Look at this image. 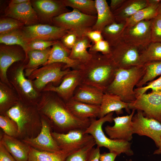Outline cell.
I'll return each mask as SVG.
<instances>
[{
  "label": "cell",
  "mask_w": 161,
  "mask_h": 161,
  "mask_svg": "<svg viewBox=\"0 0 161 161\" xmlns=\"http://www.w3.org/2000/svg\"><path fill=\"white\" fill-rule=\"evenodd\" d=\"M91 58L75 69L79 72L81 83L93 86L104 93L113 81L117 67L110 55L90 53Z\"/></svg>",
  "instance_id": "6da1fadb"
},
{
  "label": "cell",
  "mask_w": 161,
  "mask_h": 161,
  "mask_svg": "<svg viewBox=\"0 0 161 161\" xmlns=\"http://www.w3.org/2000/svg\"><path fill=\"white\" fill-rule=\"evenodd\" d=\"M51 92L47 97H43L40 109L58 129L64 133L75 129H86L89 126L91 119L76 117L67 108L63 100L54 92L52 94Z\"/></svg>",
  "instance_id": "7a4b0ae2"
},
{
  "label": "cell",
  "mask_w": 161,
  "mask_h": 161,
  "mask_svg": "<svg viewBox=\"0 0 161 161\" xmlns=\"http://www.w3.org/2000/svg\"><path fill=\"white\" fill-rule=\"evenodd\" d=\"M145 73L143 65L127 69L118 68L114 80L104 93L117 95L123 102L130 103L136 98L134 88Z\"/></svg>",
  "instance_id": "3957f363"
},
{
  "label": "cell",
  "mask_w": 161,
  "mask_h": 161,
  "mask_svg": "<svg viewBox=\"0 0 161 161\" xmlns=\"http://www.w3.org/2000/svg\"><path fill=\"white\" fill-rule=\"evenodd\" d=\"M113 114L112 112L97 120L91 119V123L86 129L85 132L92 136L97 147L106 148L110 152L115 153L117 155L121 153L128 156L133 155L134 153L129 142L110 139L103 132V125L106 122L112 123L113 121Z\"/></svg>",
  "instance_id": "277c9868"
},
{
  "label": "cell",
  "mask_w": 161,
  "mask_h": 161,
  "mask_svg": "<svg viewBox=\"0 0 161 161\" xmlns=\"http://www.w3.org/2000/svg\"><path fill=\"white\" fill-rule=\"evenodd\" d=\"M97 18V16L86 15L78 10L63 13L54 18L52 24L68 30L76 31L82 35L92 30Z\"/></svg>",
  "instance_id": "5b68a950"
},
{
  "label": "cell",
  "mask_w": 161,
  "mask_h": 161,
  "mask_svg": "<svg viewBox=\"0 0 161 161\" xmlns=\"http://www.w3.org/2000/svg\"><path fill=\"white\" fill-rule=\"evenodd\" d=\"M66 65L60 63H53L43 66L35 70L28 77L32 80L36 88L41 90L50 83H60L64 77L71 70L70 68L65 69Z\"/></svg>",
  "instance_id": "8992f818"
},
{
  "label": "cell",
  "mask_w": 161,
  "mask_h": 161,
  "mask_svg": "<svg viewBox=\"0 0 161 161\" xmlns=\"http://www.w3.org/2000/svg\"><path fill=\"white\" fill-rule=\"evenodd\" d=\"M151 20L141 21L132 26L124 27L120 40L137 48L140 52L152 42Z\"/></svg>",
  "instance_id": "52a82bcc"
},
{
  "label": "cell",
  "mask_w": 161,
  "mask_h": 161,
  "mask_svg": "<svg viewBox=\"0 0 161 161\" xmlns=\"http://www.w3.org/2000/svg\"><path fill=\"white\" fill-rule=\"evenodd\" d=\"M85 129H77L65 133L51 132L52 135L61 150L73 152L83 147L93 140Z\"/></svg>",
  "instance_id": "ba28073f"
},
{
  "label": "cell",
  "mask_w": 161,
  "mask_h": 161,
  "mask_svg": "<svg viewBox=\"0 0 161 161\" xmlns=\"http://www.w3.org/2000/svg\"><path fill=\"white\" fill-rule=\"evenodd\" d=\"M110 47V55L118 68L127 69L143 65L137 48L120 40Z\"/></svg>",
  "instance_id": "9c48e42d"
},
{
  "label": "cell",
  "mask_w": 161,
  "mask_h": 161,
  "mask_svg": "<svg viewBox=\"0 0 161 161\" xmlns=\"http://www.w3.org/2000/svg\"><path fill=\"white\" fill-rule=\"evenodd\" d=\"M129 108L141 111L145 117L161 123V91H151L137 96L134 101L129 103Z\"/></svg>",
  "instance_id": "30bf717a"
},
{
  "label": "cell",
  "mask_w": 161,
  "mask_h": 161,
  "mask_svg": "<svg viewBox=\"0 0 161 161\" xmlns=\"http://www.w3.org/2000/svg\"><path fill=\"white\" fill-rule=\"evenodd\" d=\"M21 30L23 38L27 44L35 40L50 41L60 40L68 31L53 25L40 23L25 26Z\"/></svg>",
  "instance_id": "8fae6325"
},
{
  "label": "cell",
  "mask_w": 161,
  "mask_h": 161,
  "mask_svg": "<svg viewBox=\"0 0 161 161\" xmlns=\"http://www.w3.org/2000/svg\"><path fill=\"white\" fill-rule=\"evenodd\" d=\"M133 133L151 138L158 147L161 138V123L156 120L145 117L137 110L132 119Z\"/></svg>",
  "instance_id": "7c38bea8"
},
{
  "label": "cell",
  "mask_w": 161,
  "mask_h": 161,
  "mask_svg": "<svg viewBox=\"0 0 161 161\" xmlns=\"http://www.w3.org/2000/svg\"><path fill=\"white\" fill-rule=\"evenodd\" d=\"M36 12L40 24H52V19L63 13L69 12L62 0L30 1Z\"/></svg>",
  "instance_id": "4fadbf2b"
},
{
  "label": "cell",
  "mask_w": 161,
  "mask_h": 161,
  "mask_svg": "<svg viewBox=\"0 0 161 161\" xmlns=\"http://www.w3.org/2000/svg\"><path fill=\"white\" fill-rule=\"evenodd\" d=\"M81 83L79 71L73 69L64 76L58 86L49 83L44 88L43 91L54 92L66 102L72 98L76 89Z\"/></svg>",
  "instance_id": "5bb4252c"
},
{
  "label": "cell",
  "mask_w": 161,
  "mask_h": 161,
  "mask_svg": "<svg viewBox=\"0 0 161 161\" xmlns=\"http://www.w3.org/2000/svg\"><path fill=\"white\" fill-rule=\"evenodd\" d=\"M26 58V53L21 46L1 44L0 76L1 80L4 83L9 85V83L7 77L8 69L14 63L24 61Z\"/></svg>",
  "instance_id": "9a60e30c"
},
{
  "label": "cell",
  "mask_w": 161,
  "mask_h": 161,
  "mask_svg": "<svg viewBox=\"0 0 161 161\" xmlns=\"http://www.w3.org/2000/svg\"><path fill=\"white\" fill-rule=\"evenodd\" d=\"M135 110H132L129 115L114 118V125L105 127V132L109 138L128 142L132 140L134 134L132 119Z\"/></svg>",
  "instance_id": "2e32d148"
},
{
  "label": "cell",
  "mask_w": 161,
  "mask_h": 161,
  "mask_svg": "<svg viewBox=\"0 0 161 161\" xmlns=\"http://www.w3.org/2000/svg\"><path fill=\"white\" fill-rule=\"evenodd\" d=\"M4 14L23 23L25 26L40 23L38 15L29 0L18 4H9L5 10Z\"/></svg>",
  "instance_id": "e0dca14e"
},
{
  "label": "cell",
  "mask_w": 161,
  "mask_h": 161,
  "mask_svg": "<svg viewBox=\"0 0 161 161\" xmlns=\"http://www.w3.org/2000/svg\"><path fill=\"white\" fill-rule=\"evenodd\" d=\"M41 128L38 136L35 138H27L23 140L25 144L39 151L55 152L61 150L50 132L49 124L42 119Z\"/></svg>",
  "instance_id": "ac0fdd59"
},
{
  "label": "cell",
  "mask_w": 161,
  "mask_h": 161,
  "mask_svg": "<svg viewBox=\"0 0 161 161\" xmlns=\"http://www.w3.org/2000/svg\"><path fill=\"white\" fill-rule=\"evenodd\" d=\"M24 66L21 65L16 69L13 72L12 83L21 96L29 100L34 99L38 94L31 81L25 77Z\"/></svg>",
  "instance_id": "d6986e66"
},
{
  "label": "cell",
  "mask_w": 161,
  "mask_h": 161,
  "mask_svg": "<svg viewBox=\"0 0 161 161\" xmlns=\"http://www.w3.org/2000/svg\"><path fill=\"white\" fill-rule=\"evenodd\" d=\"M125 109L129 114L131 113L129 103L123 102L118 96L110 93H104L100 105L99 118L111 112H115L117 115L122 114Z\"/></svg>",
  "instance_id": "ffe728a7"
},
{
  "label": "cell",
  "mask_w": 161,
  "mask_h": 161,
  "mask_svg": "<svg viewBox=\"0 0 161 161\" xmlns=\"http://www.w3.org/2000/svg\"><path fill=\"white\" fill-rule=\"evenodd\" d=\"M71 51V49L65 47L60 40L57 41L52 46L48 61L43 66L53 63H60L66 65L64 67L65 69L70 68L75 69L80 63L69 57Z\"/></svg>",
  "instance_id": "44dd1931"
},
{
  "label": "cell",
  "mask_w": 161,
  "mask_h": 161,
  "mask_svg": "<svg viewBox=\"0 0 161 161\" xmlns=\"http://www.w3.org/2000/svg\"><path fill=\"white\" fill-rule=\"evenodd\" d=\"M104 93L93 86L81 83L76 89L71 99L88 104L100 106Z\"/></svg>",
  "instance_id": "7402d4cb"
},
{
  "label": "cell",
  "mask_w": 161,
  "mask_h": 161,
  "mask_svg": "<svg viewBox=\"0 0 161 161\" xmlns=\"http://www.w3.org/2000/svg\"><path fill=\"white\" fill-rule=\"evenodd\" d=\"M149 0H125L120 7L112 12L115 21L125 22L138 11L148 6Z\"/></svg>",
  "instance_id": "603a6c76"
},
{
  "label": "cell",
  "mask_w": 161,
  "mask_h": 161,
  "mask_svg": "<svg viewBox=\"0 0 161 161\" xmlns=\"http://www.w3.org/2000/svg\"><path fill=\"white\" fill-rule=\"evenodd\" d=\"M66 106L76 117L83 119L98 117L100 106L92 105L71 99L65 102Z\"/></svg>",
  "instance_id": "cb8c5ba5"
},
{
  "label": "cell",
  "mask_w": 161,
  "mask_h": 161,
  "mask_svg": "<svg viewBox=\"0 0 161 161\" xmlns=\"http://www.w3.org/2000/svg\"><path fill=\"white\" fill-rule=\"evenodd\" d=\"M0 142L16 161H28L29 145L5 134L2 136Z\"/></svg>",
  "instance_id": "d4e9b609"
},
{
  "label": "cell",
  "mask_w": 161,
  "mask_h": 161,
  "mask_svg": "<svg viewBox=\"0 0 161 161\" xmlns=\"http://www.w3.org/2000/svg\"><path fill=\"white\" fill-rule=\"evenodd\" d=\"M97 12L96 22L92 30L101 32L106 26L115 22L112 12L106 0H95Z\"/></svg>",
  "instance_id": "484cf974"
},
{
  "label": "cell",
  "mask_w": 161,
  "mask_h": 161,
  "mask_svg": "<svg viewBox=\"0 0 161 161\" xmlns=\"http://www.w3.org/2000/svg\"><path fill=\"white\" fill-rule=\"evenodd\" d=\"M7 114L16 124L18 134L22 132L27 123L31 120L32 115L29 110L19 103L16 104L6 112Z\"/></svg>",
  "instance_id": "4316f807"
},
{
  "label": "cell",
  "mask_w": 161,
  "mask_h": 161,
  "mask_svg": "<svg viewBox=\"0 0 161 161\" xmlns=\"http://www.w3.org/2000/svg\"><path fill=\"white\" fill-rule=\"evenodd\" d=\"M51 49L50 47L44 50H30L27 52V58H28L29 61L24 66L26 76L29 77L40 66L46 63L49 58Z\"/></svg>",
  "instance_id": "83f0119b"
},
{
  "label": "cell",
  "mask_w": 161,
  "mask_h": 161,
  "mask_svg": "<svg viewBox=\"0 0 161 161\" xmlns=\"http://www.w3.org/2000/svg\"><path fill=\"white\" fill-rule=\"evenodd\" d=\"M149 4L140 10L125 21V27H129L145 20H151L158 14L157 8L160 0H149Z\"/></svg>",
  "instance_id": "f1b7e54d"
},
{
  "label": "cell",
  "mask_w": 161,
  "mask_h": 161,
  "mask_svg": "<svg viewBox=\"0 0 161 161\" xmlns=\"http://www.w3.org/2000/svg\"><path fill=\"white\" fill-rule=\"evenodd\" d=\"M91 42L86 36L83 35L80 36L71 49L69 57L80 63L88 61L91 57L92 54L87 49L91 46Z\"/></svg>",
  "instance_id": "f546056e"
},
{
  "label": "cell",
  "mask_w": 161,
  "mask_h": 161,
  "mask_svg": "<svg viewBox=\"0 0 161 161\" xmlns=\"http://www.w3.org/2000/svg\"><path fill=\"white\" fill-rule=\"evenodd\" d=\"M72 153L64 150L55 152L40 151L30 146L28 161H65Z\"/></svg>",
  "instance_id": "4dcf8cb0"
},
{
  "label": "cell",
  "mask_w": 161,
  "mask_h": 161,
  "mask_svg": "<svg viewBox=\"0 0 161 161\" xmlns=\"http://www.w3.org/2000/svg\"><path fill=\"white\" fill-rule=\"evenodd\" d=\"M125 24V22L117 23L114 22L106 27L102 30L101 33L103 38L109 43L110 47L120 40Z\"/></svg>",
  "instance_id": "1f68e13d"
},
{
  "label": "cell",
  "mask_w": 161,
  "mask_h": 161,
  "mask_svg": "<svg viewBox=\"0 0 161 161\" xmlns=\"http://www.w3.org/2000/svg\"><path fill=\"white\" fill-rule=\"evenodd\" d=\"M66 7L75 9L82 13L88 15L97 16L95 0H62Z\"/></svg>",
  "instance_id": "d6a6232c"
},
{
  "label": "cell",
  "mask_w": 161,
  "mask_h": 161,
  "mask_svg": "<svg viewBox=\"0 0 161 161\" xmlns=\"http://www.w3.org/2000/svg\"><path fill=\"white\" fill-rule=\"evenodd\" d=\"M142 65L151 62L161 61V43L151 42L140 52Z\"/></svg>",
  "instance_id": "836d02e7"
},
{
  "label": "cell",
  "mask_w": 161,
  "mask_h": 161,
  "mask_svg": "<svg viewBox=\"0 0 161 161\" xmlns=\"http://www.w3.org/2000/svg\"><path fill=\"white\" fill-rule=\"evenodd\" d=\"M145 73L136 86L141 87L148 82L152 81L161 75V61L148 62L143 64Z\"/></svg>",
  "instance_id": "e575fe53"
},
{
  "label": "cell",
  "mask_w": 161,
  "mask_h": 161,
  "mask_svg": "<svg viewBox=\"0 0 161 161\" xmlns=\"http://www.w3.org/2000/svg\"><path fill=\"white\" fill-rule=\"evenodd\" d=\"M21 29L16 30L5 34L0 35V44L8 45L20 46L26 52L27 44L23 38Z\"/></svg>",
  "instance_id": "d590c367"
},
{
  "label": "cell",
  "mask_w": 161,
  "mask_h": 161,
  "mask_svg": "<svg viewBox=\"0 0 161 161\" xmlns=\"http://www.w3.org/2000/svg\"><path fill=\"white\" fill-rule=\"evenodd\" d=\"M25 25L20 21L6 16L0 19V35L22 28Z\"/></svg>",
  "instance_id": "8d00e7d4"
},
{
  "label": "cell",
  "mask_w": 161,
  "mask_h": 161,
  "mask_svg": "<svg viewBox=\"0 0 161 161\" xmlns=\"http://www.w3.org/2000/svg\"><path fill=\"white\" fill-rule=\"evenodd\" d=\"M95 145L94 140L83 147L70 154L65 161H87L90 151Z\"/></svg>",
  "instance_id": "74e56055"
},
{
  "label": "cell",
  "mask_w": 161,
  "mask_h": 161,
  "mask_svg": "<svg viewBox=\"0 0 161 161\" xmlns=\"http://www.w3.org/2000/svg\"><path fill=\"white\" fill-rule=\"evenodd\" d=\"M5 85L0 83V106L1 110L16 100L11 89Z\"/></svg>",
  "instance_id": "f35d334b"
},
{
  "label": "cell",
  "mask_w": 161,
  "mask_h": 161,
  "mask_svg": "<svg viewBox=\"0 0 161 161\" xmlns=\"http://www.w3.org/2000/svg\"><path fill=\"white\" fill-rule=\"evenodd\" d=\"M0 127L6 135L13 137L18 134L17 126L8 117L0 116Z\"/></svg>",
  "instance_id": "ab89813d"
},
{
  "label": "cell",
  "mask_w": 161,
  "mask_h": 161,
  "mask_svg": "<svg viewBox=\"0 0 161 161\" xmlns=\"http://www.w3.org/2000/svg\"><path fill=\"white\" fill-rule=\"evenodd\" d=\"M151 42L161 43V15L151 20Z\"/></svg>",
  "instance_id": "60d3db41"
},
{
  "label": "cell",
  "mask_w": 161,
  "mask_h": 161,
  "mask_svg": "<svg viewBox=\"0 0 161 161\" xmlns=\"http://www.w3.org/2000/svg\"><path fill=\"white\" fill-rule=\"evenodd\" d=\"M56 41H46L42 40H35L28 43L26 54L30 50H45L52 46L56 42ZM27 56V55H26Z\"/></svg>",
  "instance_id": "b9f144b4"
},
{
  "label": "cell",
  "mask_w": 161,
  "mask_h": 161,
  "mask_svg": "<svg viewBox=\"0 0 161 161\" xmlns=\"http://www.w3.org/2000/svg\"><path fill=\"white\" fill-rule=\"evenodd\" d=\"M89 52L90 53L99 52L104 55H109L111 47L109 43L103 39L92 43Z\"/></svg>",
  "instance_id": "7bdbcfd3"
},
{
  "label": "cell",
  "mask_w": 161,
  "mask_h": 161,
  "mask_svg": "<svg viewBox=\"0 0 161 161\" xmlns=\"http://www.w3.org/2000/svg\"><path fill=\"white\" fill-rule=\"evenodd\" d=\"M147 85L134 89L136 97L145 93L148 89H151L152 92L161 91V76L158 78L147 83Z\"/></svg>",
  "instance_id": "ee69618b"
},
{
  "label": "cell",
  "mask_w": 161,
  "mask_h": 161,
  "mask_svg": "<svg viewBox=\"0 0 161 161\" xmlns=\"http://www.w3.org/2000/svg\"><path fill=\"white\" fill-rule=\"evenodd\" d=\"M81 35H83L76 31L68 30L60 40L65 47L71 50L78 37Z\"/></svg>",
  "instance_id": "f6af8a7d"
},
{
  "label": "cell",
  "mask_w": 161,
  "mask_h": 161,
  "mask_svg": "<svg viewBox=\"0 0 161 161\" xmlns=\"http://www.w3.org/2000/svg\"><path fill=\"white\" fill-rule=\"evenodd\" d=\"M84 35L86 36L91 41L92 43L104 39L101 32L97 30H89L86 31Z\"/></svg>",
  "instance_id": "bcb514c9"
},
{
  "label": "cell",
  "mask_w": 161,
  "mask_h": 161,
  "mask_svg": "<svg viewBox=\"0 0 161 161\" xmlns=\"http://www.w3.org/2000/svg\"><path fill=\"white\" fill-rule=\"evenodd\" d=\"M0 161H16L6 149L1 142L0 143Z\"/></svg>",
  "instance_id": "7dc6e473"
},
{
  "label": "cell",
  "mask_w": 161,
  "mask_h": 161,
  "mask_svg": "<svg viewBox=\"0 0 161 161\" xmlns=\"http://www.w3.org/2000/svg\"><path fill=\"white\" fill-rule=\"evenodd\" d=\"M100 154V148H93L88 155L87 161H99Z\"/></svg>",
  "instance_id": "c3c4849f"
},
{
  "label": "cell",
  "mask_w": 161,
  "mask_h": 161,
  "mask_svg": "<svg viewBox=\"0 0 161 161\" xmlns=\"http://www.w3.org/2000/svg\"><path fill=\"white\" fill-rule=\"evenodd\" d=\"M117 156L116 154L113 152H104L100 154L99 161H114Z\"/></svg>",
  "instance_id": "681fc988"
},
{
  "label": "cell",
  "mask_w": 161,
  "mask_h": 161,
  "mask_svg": "<svg viewBox=\"0 0 161 161\" xmlns=\"http://www.w3.org/2000/svg\"><path fill=\"white\" fill-rule=\"evenodd\" d=\"M125 0H111L109 6L112 12L118 8Z\"/></svg>",
  "instance_id": "f907efd6"
},
{
  "label": "cell",
  "mask_w": 161,
  "mask_h": 161,
  "mask_svg": "<svg viewBox=\"0 0 161 161\" xmlns=\"http://www.w3.org/2000/svg\"><path fill=\"white\" fill-rule=\"evenodd\" d=\"M28 0H12L9 4V5L18 4L26 2Z\"/></svg>",
  "instance_id": "816d5d0a"
},
{
  "label": "cell",
  "mask_w": 161,
  "mask_h": 161,
  "mask_svg": "<svg viewBox=\"0 0 161 161\" xmlns=\"http://www.w3.org/2000/svg\"><path fill=\"white\" fill-rule=\"evenodd\" d=\"M158 148L157 149L155 150L154 151L153 153V154H161V138L160 140Z\"/></svg>",
  "instance_id": "f5cc1de1"
},
{
  "label": "cell",
  "mask_w": 161,
  "mask_h": 161,
  "mask_svg": "<svg viewBox=\"0 0 161 161\" xmlns=\"http://www.w3.org/2000/svg\"><path fill=\"white\" fill-rule=\"evenodd\" d=\"M158 14L161 15V1L159 4L157 8Z\"/></svg>",
  "instance_id": "db71d44e"
},
{
  "label": "cell",
  "mask_w": 161,
  "mask_h": 161,
  "mask_svg": "<svg viewBox=\"0 0 161 161\" xmlns=\"http://www.w3.org/2000/svg\"><path fill=\"white\" fill-rule=\"evenodd\" d=\"M129 161H132L131 159H130Z\"/></svg>",
  "instance_id": "11a10c76"
}]
</instances>
